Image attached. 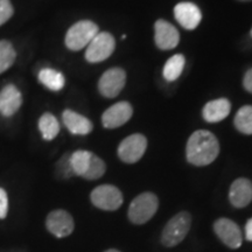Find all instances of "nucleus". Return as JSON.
Returning <instances> with one entry per match:
<instances>
[{"label":"nucleus","instance_id":"4","mask_svg":"<svg viewBox=\"0 0 252 252\" xmlns=\"http://www.w3.org/2000/svg\"><path fill=\"white\" fill-rule=\"evenodd\" d=\"M159 200L153 193H143L132 201L128 208V219L134 224H144L156 215Z\"/></svg>","mask_w":252,"mask_h":252},{"label":"nucleus","instance_id":"14","mask_svg":"<svg viewBox=\"0 0 252 252\" xmlns=\"http://www.w3.org/2000/svg\"><path fill=\"white\" fill-rule=\"evenodd\" d=\"M23 96L14 84H7L0 91V113L4 117H11L20 109Z\"/></svg>","mask_w":252,"mask_h":252},{"label":"nucleus","instance_id":"27","mask_svg":"<svg viewBox=\"0 0 252 252\" xmlns=\"http://www.w3.org/2000/svg\"><path fill=\"white\" fill-rule=\"evenodd\" d=\"M8 212V197L5 189L0 188V220H4Z\"/></svg>","mask_w":252,"mask_h":252},{"label":"nucleus","instance_id":"11","mask_svg":"<svg viewBox=\"0 0 252 252\" xmlns=\"http://www.w3.org/2000/svg\"><path fill=\"white\" fill-rule=\"evenodd\" d=\"M154 40L160 49L169 50L178 46L180 34L168 21L158 20L154 25Z\"/></svg>","mask_w":252,"mask_h":252},{"label":"nucleus","instance_id":"30","mask_svg":"<svg viewBox=\"0 0 252 252\" xmlns=\"http://www.w3.org/2000/svg\"><path fill=\"white\" fill-rule=\"evenodd\" d=\"M104 252H121L119 250H116V249H110V250H106Z\"/></svg>","mask_w":252,"mask_h":252},{"label":"nucleus","instance_id":"20","mask_svg":"<svg viewBox=\"0 0 252 252\" xmlns=\"http://www.w3.org/2000/svg\"><path fill=\"white\" fill-rule=\"evenodd\" d=\"M94 153L84 150H78L76 152L70 154V163L75 175L83 178L88 171V168H89Z\"/></svg>","mask_w":252,"mask_h":252},{"label":"nucleus","instance_id":"24","mask_svg":"<svg viewBox=\"0 0 252 252\" xmlns=\"http://www.w3.org/2000/svg\"><path fill=\"white\" fill-rule=\"evenodd\" d=\"M105 171V162H104L99 157L94 156V154L93 158H91L89 168H88V171L86 174H84L83 178L87 179V180H97V179L102 178Z\"/></svg>","mask_w":252,"mask_h":252},{"label":"nucleus","instance_id":"31","mask_svg":"<svg viewBox=\"0 0 252 252\" xmlns=\"http://www.w3.org/2000/svg\"><path fill=\"white\" fill-rule=\"evenodd\" d=\"M241 1H251V0H241Z\"/></svg>","mask_w":252,"mask_h":252},{"label":"nucleus","instance_id":"12","mask_svg":"<svg viewBox=\"0 0 252 252\" xmlns=\"http://www.w3.org/2000/svg\"><path fill=\"white\" fill-rule=\"evenodd\" d=\"M133 109L127 102H119L110 106L102 116L103 126L106 128H117L124 125L132 117Z\"/></svg>","mask_w":252,"mask_h":252},{"label":"nucleus","instance_id":"29","mask_svg":"<svg viewBox=\"0 0 252 252\" xmlns=\"http://www.w3.org/2000/svg\"><path fill=\"white\" fill-rule=\"evenodd\" d=\"M245 237L249 242H252V219L249 220L245 225Z\"/></svg>","mask_w":252,"mask_h":252},{"label":"nucleus","instance_id":"28","mask_svg":"<svg viewBox=\"0 0 252 252\" xmlns=\"http://www.w3.org/2000/svg\"><path fill=\"white\" fill-rule=\"evenodd\" d=\"M243 86L245 88V90H248L249 93L252 94V68L249 69L244 76V81H243Z\"/></svg>","mask_w":252,"mask_h":252},{"label":"nucleus","instance_id":"32","mask_svg":"<svg viewBox=\"0 0 252 252\" xmlns=\"http://www.w3.org/2000/svg\"><path fill=\"white\" fill-rule=\"evenodd\" d=\"M251 36H252V30H251Z\"/></svg>","mask_w":252,"mask_h":252},{"label":"nucleus","instance_id":"1","mask_svg":"<svg viewBox=\"0 0 252 252\" xmlns=\"http://www.w3.org/2000/svg\"><path fill=\"white\" fill-rule=\"evenodd\" d=\"M219 153V140L212 132L198 130L189 137L186 156L191 165L198 167L209 165L216 159Z\"/></svg>","mask_w":252,"mask_h":252},{"label":"nucleus","instance_id":"8","mask_svg":"<svg viewBox=\"0 0 252 252\" xmlns=\"http://www.w3.org/2000/svg\"><path fill=\"white\" fill-rule=\"evenodd\" d=\"M126 74L122 68H111L99 78L98 90L106 98L117 97L125 87Z\"/></svg>","mask_w":252,"mask_h":252},{"label":"nucleus","instance_id":"6","mask_svg":"<svg viewBox=\"0 0 252 252\" xmlns=\"http://www.w3.org/2000/svg\"><path fill=\"white\" fill-rule=\"evenodd\" d=\"M116 48L115 39L108 32H102L94 37L88 45L86 60L90 63L102 62L111 56Z\"/></svg>","mask_w":252,"mask_h":252},{"label":"nucleus","instance_id":"7","mask_svg":"<svg viewBox=\"0 0 252 252\" xmlns=\"http://www.w3.org/2000/svg\"><path fill=\"white\" fill-rule=\"evenodd\" d=\"M147 147V139L143 134H131L118 147V157L126 163H134L143 158Z\"/></svg>","mask_w":252,"mask_h":252},{"label":"nucleus","instance_id":"5","mask_svg":"<svg viewBox=\"0 0 252 252\" xmlns=\"http://www.w3.org/2000/svg\"><path fill=\"white\" fill-rule=\"evenodd\" d=\"M90 198L94 207L106 212L117 210L123 204L122 191L112 185H102L96 187L91 191Z\"/></svg>","mask_w":252,"mask_h":252},{"label":"nucleus","instance_id":"10","mask_svg":"<svg viewBox=\"0 0 252 252\" xmlns=\"http://www.w3.org/2000/svg\"><path fill=\"white\" fill-rule=\"evenodd\" d=\"M214 230L220 241L230 249H238L243 242L241 229L234 220L220 219L214 223Z\"/></svg>","mask_w":252,"mask_h":252},{"label":"nucleus","instance_id":"18","mask_svg":"<svg viewBox=\"0 0 252 252\" xmlns=\"http://www.w3.org/2000/svg\"><path fill=\"white\" fill-rule=\"evenodd\" d=\"M39 81L52 91L62 90L65 84V78L62 72L50 68H45L39 72Z\"/></svg>","mask_w":252,"mask_h":252},{"label":"nucleus","instance_id":"2","mask_svg":"<svg viewBox=\"0 0 252 252\" xmlns=\"http://www.w3.org/2000/svg\"><path fill=\"white\" fill-rule=\"evenodd\" d=\"M99 33L98 26L93 21L82 20L74 24L65 34V46L72 52L88 47L93 39Z\"/></svg>","mask_w":252,"mask_h":252},{"label":"nucleus","instance_id":"26","mask_svg":"<svg viewBox=\"0 0 252 252\" xmlns=\"http://www.w3.org/2000/svg\"><path fill=\"white\" fill-rule=\"evenodd\" d=\"M14 13L13 6L9 0H0V26L8 21Z\"/></svg>","mask_w":252,"mask_h":252},{"label":"nucleus","instance_id":"23","mask_svg":"<svg viewBox=\"0 0 252 252\" xmlns=\"http://www.w3.org/2000/svg\"><path fill=\"white\" fill-rule=\"evenodd\" d=\"M17 59V52L9 41H0V74L5 72L13 65Z\"/></svg>","mask_w":252,"mask_h":252},{"label":"nucleus","instance_id":"25","mask_svg":"<svg viewBox=\"0 0 252 252\" xmlns=\"http://www.w3.org/2000/svg\"><path fill=\"white\" fill-rule=\"evenodd\" d=\"M56 174L61 179H69L75 175L70 163V154H64L56 163Z\"/></svg>","mask_w":252,"mask_h":252},{"label":"nucleus","instance_id":"9","mask_svg":"<svg viewBox=\"0 0 252 252\" xmlns=\"http://www.w3.org/2000/svg\"><path fill=\"white\" fill-rule=\"evenodd\" d=\"M46 226L50 234L54 235L55 237L63 238L74 231L75 223L70 214L65 210L59 209L48 214L46 220Z\"/></svg>","mask_w":252,"mask_h":252},{"label":"nucleus","instance_id":"22","mask_svg":"<svg viewBox=\"0 0 252 252\" xmlns=\"http://www.w3.org/2000/svg\"><path fill=\"white\" fill-rule=\"evenodd\" d=\"M235 126L244 134H252V106L245 105L235 116Z\"/></svg>","mask_w":252,"mask_h":252},{"label":"nucleus","instance_id":"19","mask_svg":"<svg viewBox=\"0 0 252 252\" xmlns=\"http://www.w3.org/2000/svg\"><path fill=\"white\" fill-rule=\"evenodd\" d=\"M39 130L45 140H53L60 132V123L54 115L46 112L39 121Z\"/></svg>","mask_w":252,"mask_h":252},{"label":"nucleus","instance_id":"17","mask_svg":"<svg viewBox=\"0 0 252 252\" xmlns=\"http://www.w3.org/2000/svg\"><path fill=\"white\" fill-rule=\"evenodd\" d=\"M230 110H231V104L229 100L226 98H219L208 102L202 110V115L206 122L217 123L228 117Z\"/></svg>","mask_w":252,"mask_h":252},{"label":"nucleus","instance_id":"3","mask_svg":"<svg viewBox=\"0 0 252 252\" xmlns=\"http://www.w3.org/2000/svg\"><path fill=\"white\" fill-rule=\"evenodd\" d=\"M191 223L190 214L181 212L167 222L161 235V243L167 248L180 244L189 232Z\"/></svg>","mask_w":252,"mask_h":252},{"label":"nucleus","instance_id":"21","mask_svg":"<svg viewBox=\"0 0 252 252\" xmlns=\"http://www.w3.org/2000/svg\"><path fill=\"white\" fill-rule=\"evenodd\" d=\"M185 56L181 54H176L172 56L168 61L166 62L165 67H163V77H165L166 81L173 82L175 81L176 78L180 77L182 74V70L185 68Z\"/></svg>","mask_w":252,"mask_h":252},{"label":"nucleus","instance_id":"13","mask_svg":"<svg viewBox=\"0 0 252 252\" xmlns=\"http://www.w3.org/2000/svg\"><path fill=\"white\" fill-rule=\"evenodd\" d=\"M174 17L186 30H195L201 23L202 14L200 8L193 2H180L175 6Z\"/></svg>","mask_w":252,"mask_h":252},{"label":"nucleus","instance_id":"16","mask_svg":"<svg viewBox=\"0 0 252 252\" xmlns=\"http://www.w3.org/2000/svg\"><path fill=\"white\" fill-rule=\"evenodd\" d=\"M62 121L64 123L65 127L71 132L72 134L86 135L93 131V123L84 116L72 111V110H65L62 113Z\"/></svg>","mask_w":252,"mask_h":252},{"label":"nucleus","instance_id":"15","mask_svg":"<svg viewBox=\"0 0 252 252\" xmlns=\"http://www.w3.org/2000/svg\"><path fill=\"white\" fill-rule=\"evenodd\" d=\"M229 200L236 208H244L252 201V182L239 178L232 182L229 191Z\"/></svg>","mask_w":252,"mask_h":252}]
</instances>
